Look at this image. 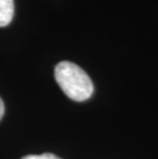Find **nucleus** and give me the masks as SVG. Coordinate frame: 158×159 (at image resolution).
Returning <instances> with one entry per match:
<instances>
[{"label": "nucleus", "mask_w": 158, "mask_h": 159, "mask_svg": "<svg viewBox=\"0 0 158 159\" xmlns=\"http://www.w3.org/2000/svg\"><path fill=\"white\" fill-rule=\"evenodd\" d=\"M3 115H4V103H3L2 99L0 98V120L3 117Z\"/></svg>", "instance_id": "obj_4"}, {"label": "nucleus", "mask_w": 158, "mask_h": 159, "mask_svg": "<svg viewBox=\"0 0 158 159\" xmlns=\"http://www.w3.org/2000/svg\"><path fill=\"white\" fill-rule=\"evenodd\" d=\"M22 159H61L55 154L52 153H44L41 155H28V156L23 157Z\"/></svg>", "instance_id": "obj_3"}, {"label": "nucleus", "mask_w": 158, "mask_h": 159, "mask_svg": "<svg viewBox=\"0 0 158 159\" xmlns=\"http://www.w3.org/2000/svg\"><path fill=\"white\" fill-rule=\"evenodd\" d=\"M55 78L66 96L76 102L86 101L93 93V84L85 71L68 61L56 66Z\"/></svg>", "instance_id": "obj_1"}, {"label": "nucleus", "mask_w": 158, "mask_h": 159, "mask_svg": "<svg viewBox=\"0 0 158 159\" xmlns=\"http://www.w3.org/2000/svg\"><path fill=\"white\" fill-rule=\"evenodd\" d=\"M15 13L13 0H0V27L9 25Z\"/></svg>", "instance_id": "obj_2"}]
</instances>
